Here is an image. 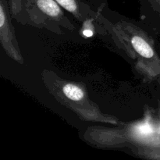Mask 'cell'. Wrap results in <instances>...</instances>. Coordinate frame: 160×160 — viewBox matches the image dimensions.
<instances>
[{
  "label": "cell",
  "instance_id": "cell-1",
  "mask_svg": "<svg viewBox=\"0 0 160 160\" xmlns=\"http://www.w3.org/2000/svg\"><path fill=\"white\" fill-rule=\"evenodd\" d=\"M44 75L43 81L49 92L59 102L76 112L83 120L117 123L113 117L102 112L98 106L91 101L88 92L81 85L61 79L52 72L45 73Z\"/></svg>",
  "mask_w": 160,
  "mask_h": 160
},
{
  "label": "cell",
  "instance_id": "cell-2",
  "mask_svg": "<svg viewBox=\"0 0 160 160\" xmlns=\"http://www.w3.org/2000/svg\"><path fill=\"white\" fill-rule=\"evenodd\" d=\"M118 36L130 48L134 58L138 59L137 67L148 78L160 76V57L150 38L133 23L123 22L115 26Z\"/></svg>",
  "mask_w": 160,
  "mask_h": 160
},
{
  "label": "cell",
  "instance_id": "cell-3",
  "mask_svg": "<svg viewBox=\"0 0 160 160\" xmlns=\"http://www.w3.org/2000/svg\"><path fill=\"white\" fill-rule=\"evenodd\" d=\"M12 29L13 28L9 23L7 13L5 10L3 2H2L0 7V40L2 46L9 57L13 59L17 62L23 63V57Z\"/></svg>",
  "mask_w": 160,
  "mask_h": 160
},
{
  "label": "cell",
  "instance_id": "cell-4",
  "mask_svg": "<svg viewBox=\"0 0 160 160\" xmlns=\"http://www.w3.org/2000/svg\"><path fill=\"white\" fill-rule=\"evenodd\" d=\"M38 8L43 13L59 22L62 21L63 12L55 0H34Z\"/></svg>",
  "mask_w": 160,
  "mask_h": 160
},
{
  "label": "cell",
  "instance_id": "cell-5",
  "mask_svg": "<svg viewBox=\"0 0 160 160\" xmlns=\"http://www.w3.org/2000/svg\"><path fill=\"white\" fill-rule=\"evenodd\" d=\"M60 6L68 12H71L77 19L82 20L85 17V12L83 10L78 0H55Z\"/></svg>",
  "mask_w": 160,
  "mask_h": 160
},
{
  "label": "cell",
  "instance_id": "cell-6",
  "mask_svg": "<svg viewBox=\"0 0 160 160\" xmlns=\"http://www.w3.org/2000/svg\"><path fill=\"white\" fill-rule=\"evenodd\" d=\"M151 2L156 9L160 12V0H151Z\"/></svg>",
  "mask_w": 160,
  "mask_h": 160
}]
</instances>
